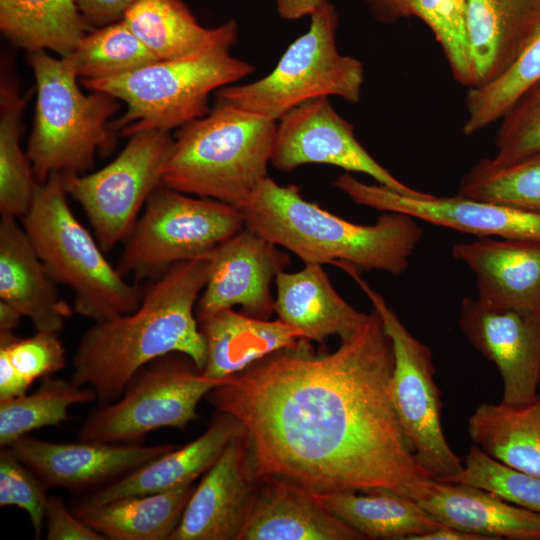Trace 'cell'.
Wrapping results in <instances>:
<instances>
[{
    "mask_svg": "<svg viewBox=\"0 0 540 540\" xmlns=\"http://www.w3.org/2000/svg\"><path fill=\"white\" fill-rule=\"evenodd\" d=\"M394 353L373 309L333 352L310 341L277 351L206 396L235 417L256 480L311 493L392 491L432 477L417 461L390 395Z\"/></svg>",
    "mask_w": 540,
    "mask_h": 540,
    "instance_id": "6da1fadb",
    "label": "cell"
},
{
    "mask_svg": "<svg viewBox=\"0 0 540 540\" xmlns=\"http://www.w3.org/2000/svg\"><path fill=\"white\" fill-rule=\"evenodd\" d=\"M208 268V257L175 263L158 275L136 310L94 322L73 356L71 380L92 388L106 404L122 395L142 367L162 356L184 354L202 372L207 351L196 305Z\"/></svg>",
    "mask_w": 540,
    "mask_h": 540,
    "instance_id": "7a4b0ae2",
    "label": "cell"
},
{
    "mask_svg": "<svg viewBox=\"0 0 540 540\" xmlns=\"http://www.w3.org/2000/svg\"><path fill=\"white\" fill-rule=\"evenodd\" d=\"M245 227L304 264H332L344 271L404 273L423 236L417 219L384 211L374 224L345 220L305 199L295 185L267 177L236 206Z\"/></svg>",
    "mask_w": 540,
    "mask_h": 540,
    "instance_id": "3957f363",
    "label": "cell"
},
{
    "mask_svg": "<svg viewBox=\"0 0 540 540\" xmlns=\"http://www.w3.org/2000/svg\"><path fill=\"white\" fill-rule=\"evenodd\" d=\"M236 20L214 28L212 36L194 52L159 60L135 71L101 80H81L88 90L115 96L127 111L112 124L121 136L152 129L171 130L205 117L209 97L244 79L255 67L231 55L238 39Z\"/></svg>",
    "mask_w": 540,
    "mask_h": 540,
    "instance_id": "277c9868",
    "label": "cell"
},
{
    "mask_svg": "<svg viewBox=\"0 0 540 540\" xmlns=\"http://www.w3.org/2000/svg\"><path fill=\"white\" fill-rule=\"evenodd\" d=\"M276 127L215 99L205 117L179 127L162 185L236 207L268 177Z\"/></svg>",
    "mask_w": 540,
    "mask_h": 540,
    "instance_id": "5b68a950",
    "label": "cell"
},
{
    "mask_svg": "<svg viewBox=\"0 0 540 540\" xmlns=\"http://www.w3.org/2000/svg\"><path fill=\"white\" fill-rule=\"evenodd\" d=\"M36 89L33 128L26 154L42 183L53 174H86L96 155L114 150L118 132L109 119L120 100L98 90L83 93L69 57L55 58L46 50L28 55Z\"/></svg>",
    "mask_w": 540,
    "mask_h": 540,
    "instance_id": "8992f818",
    "label": "cell"
},
{
    "mask_svg": "<svg viewBox=\"0 0 540 540\" xmlns=\"http://www.w3.org/2000/svg\"><path fill=\"white\" fill-rule=\"evenodd\" d=\"M61 174L37 183L30 209L21 219L53 280L69 287L73 310L101 322L138 308L143 294L128 283L72 212Z\"/></svg>",
    "mask_w": 540,
    "mask_h": 540,
    "instance_id": "52a82bcc",
    "label": "cell"
},
{
    "mask_svg": "<svg viewBox=\"0 0 540 540\" xmlns=\"http://www.w3.org/2000/svg\"><path fill=\"white\" fill-rule=\"evenodd\" d=\"M310 17L309 29L288 46L268 75L248 84L221 88L216 91V100L272 121L319 97L337 96L357 103L364 66L337 48L339 19L334 5L327 2Z\"/></svg>",
    "mask_w": 540,
    "mask_h": 540,
    "instance_id": "ba28073f",
    "label": "cell"
},
{
    "mask_svg": "<svg viewBox=\"0 0 540 540\" xmlns=\"http://www.w3.org/2000/svg\"><path fill=\"white\" fill-rule=\"evenodd\" d=\"M243 228L237 207L161 185L148 198L116 268L124 277L160 275L175 263L209 257Z\"/></svg>",
    "mask_w": 540,
    "mask_h": 540,
    "instance_id": "9c48e42d",
    "label": "cell"
},
{
    "mask_svg": "<svg viewBox=\"0 0 540 540\" xmlns=\"http://www.w3.org/2000/svg\"><path fill=\"white\" fill-rule=\"evenodd\" d=\"M225 380L205 377L181 353L157 358L134 375L120 399L102 404L86 418L79 439L140 443L156 429H184L198 417L201 399Z\"/></svg>",
    "mask_w": 540,
    "mask_h": 540,
    "instance_id": "30bf717a",
    "label": "cell"
},
{
    "mask_svg": "<svg viewBox=\"0 0 540 540\" xmlns=\"http://www.w3.org/2000/svg\"><path fill=\"white\" fill-rule=\"evenodd\" d=\"M370 300L391 339L394 368L390 395L419 464L436 479L459 473L463 461L452 450L441 422V393L435 382L431 349L405 327L384 298L361 279L348 273Z\"/></svg>",
    "mask_w": 540,
    "mask_h": 540,
    "instance_id": "8fae6325",
    "label": "cell"
},
{
    "mask_svg": "<svg viewBox=\"0 0 540 540\" xmlns=\"http://www.w3.org/2000/svg\"><path fill=\"white\" fill-rule=\"evenodd\" d=\"M174 137L169 130L137 132L118 156L89 174H61L65 190L82 207L103 251L126 241L139 213L162 185Z\"/></svg>",
    "mask_w": 540,
    "mask_h": 540,
    "instance_id": "7c38bea8",
    "label": "cell"
},
{
    "mask_svg": "<svg viewBox=\"0 0 540 540\" xmlns=\"http://www.w3.org/2000/svg\"><path fill=\"white\" fill-rule=\"evenodd\" d=\"M270 164L285 172L306 164L332 165L366 174L404 196L429 195L407 186L378 163L357 140L353 125L335 110L329 97L304 102L277 121Z\"/></svg>",
    "mask_w": 540,
    "mask_h": 540,
    "instance_id": "4fadbf2b",
    "label": "cell"
},
{
    "mask_svg": "<svg viewBox=\"0 0 540 540\" xmlns=\"http://www.w3.org/2000/svg\"><path fill=\"white\" fill-rule=\"evenodd\" d=\"M334 186L358 205L404 213L478 238L540 241V212L459 194L404 196L380 184L361 182L349 172L339 175Z\"/></svg>",
    "mask_w": 540,
    "mask_h": 540,
    "instance_id": "5bb4252c",
    "label": "cell"
},
{
    "mask_svg": "<svg viewBox=\"0 0 540 540\" xmlns=\"http://www.w3.org/2000/svg\"><path fill=\"white\" fill-rule=\"evenodd\" d=\"M458 323L469 343L496 365L503 383L501 402H532L540 386V309L495 308L465 297Z\"/></svg>",
    "mask_w": 540,
    "mask_h": 540,
    "instance_id": "9a60e30c",
    "label": "cell"
},
{
    "mask_svg": "<svg viewBox=\"0 0 540 540\" xmlns=\"http://www.w3.org/2000/svg\"><path fill=\"white\" fill-rule=\"evenodd\" d=\"M208 259L207 282L196 305L198 321L234 306L269 319L275 304L271 285L289 265L287 253L245 227L220 243Z\"/></svg>",
    "mask_w": 540,
    "mask_h": 540,
    "instance_id": "2e32d148",
    "label": "cell"
},
{
    "mask_svg": "<svg viewBox=\"0 0 540 540\" xmlns=\"http://www.w3.org/2000/svg\"><path fill=\"white\" fill-rule=\"evenodd\" d=\"M9 447L47 488L74 491L108 484L175 448L84 440L56 443L28 435Z\"/></svg>",
    "mask_w": 540,
    "mask_h": 540,
    "instance_id": "e0dca14e",
    "label": "cell"
},
{
    "mask_svg": "<svg viewBox=\"0 0 540 540\" xmlns=\"http://www.w3.org/2000/svg\"><path fill=\"white\" fill-rule=\"evenodd\" d=\"M256 482L244 431L204 473L169 540H237Z\"/></svg>",
    "mask_w": 540,
    "mask_h": 540,
    "instance_id": "ac0fdd59",
    "label": "cell"
},
{
    "mask_svg": "<svg viewBox=\"0 0 540 540\" xmlns=\"http://www.w3.org/2000/svg\"><path fill=\"white\" fill-rule=\"evenodd\" d=\"M400 494L445 526L490 540H540V514L474 485L429 477L411 482Z\"/></svg>",
    "mask_w": 540,
    "mask_h": 540,
    "instance_id": "d6986e66",
    "label": "cell"
},
{
    "mask_svg": "<svg viewBox=\"0 0 540 540\" xmlns=\"http://www.w3.org/2000/svg\"><path fill=\"white\" fill-rule=\"evenodd\" d=\"M452 256L473 271L483 304L540 309V241L481 237L456 243Z\"/></svg>",
    "mask_w": 540,
    "mask_h": 540,
    "instance_id": "ffe728a7",
    "label": "cell"
},
{
    "mask_svg": "<svg viewBox=\"0 0 540 540\" xmlns=\"http://www.w3.org/2000/svg\"><path fill=\"white\" fill-rule=\"evenodd\" d=\"M312 495L287 481L262 478L237 540H365Z\"/></svg>",
    "mask_w": 540,
    "mask_h": 540,
    "instance_id": "44dd1931",
    "label": "cell"
},
{
    "mask_svg": "<svg viewBox=\"0 0 540 540\" xmlns=\"http://www.w3.org/2000/svg\"><path fill=\"white\" fill-rule=\"evenodd\" d=\"M218 413L207 430L192 442L175 447L84 496L74 507L98 505L126 496L159 493L192 484L215 464L234 439L244 433L242 424L235 417Z\"/></svg>",
    "mask_w": 540,
    "mask_h": 540,
    "instance_id": "7402d4cb",
    "label": "cell"
},
{
    "mask_svg": "<svg viewBox=\"0 0 540 540\" xmlns=\"http://www.w3.org/2000/svg\"><path fill=\"white\" fill-rule=\"evenodd\" d=\"M0 220V301L33 323L36 331L59 333L74 312L38 256L23 226Z\"/></svg>",
    "mask_w": 540,
    "mask_h": 540,
    "instance_id": "603a6c76",
    "label": "cell"
},
{
    "mask_svg": "<svg viewBox=\"0 0 540 540\" xmlns=\"http://www.w3.org/2000/svg\"><path fill=\"white\" fill-rule=\"evenodd\" d=\"M274 312L301 339L324 342L331 336L345 340L366 321L364 313L344 300L320 264H304L296 272L281 271L275 278Z\"/></svg>",
    "mask_w": 540,
    "mask_h": 540,
    "instance_id": "cb8c5ba5",
    "label": "cell"
},
{
    "mask_svg": "<svg viewBox=\"0 0 540 540\" xmlns=\"http://www.w3.org/2000/svg\"><path fill=\"white\" fill-rule=\"evenodd\" d=\"M540 29V0H467L473 87L503 73Z\"/></svg>",
    "mask_w": 540,
    "mask_h": 540,
    "instance_id": "d4e9b609",
    "label": "cell"
},
{
    "mask_svg": "<svg viewBox=\"0 0 540 540\" xmlns=\"http://www.w3.org/2000/svg\"><path fill=\"white\" fill-rule=\"evenodd\" d=\"M198 324L207 351L202 374L213 380L238 374L277 351L294 347L301 339L278 318H255L233 308L207 316Z\"/></svg>",
    "mask_w": 540,
    "mask_h": 540,
    "instance_id": "484cf974",
    "label": "cell"
},
{
    "mask_svg": "<svg viewBox=\"0 0 540 540\" xmlns=\"http://www.w3.org/2000/svg\"><path fill=\"white\" fill-rule=\"evenodd\" d=\"M366 539L416 540L443 524L410 497L392 491L312 493Z\"/></svg>",
    "mask_w": 540,
    "mask_h": 540,
    "instance_id": "4316f807",
    "label": "cell"
},
{
    "mask_svg": "<svg viewBox=\"0 0 540 540\" xmlns=\"http://www.w3.org/2000/svg\"><path fill=\"white\" fill-rule=\"evenodd\" d=\"M193 483L106 503L74 507L76 515L111 540H169L194 490Z\"/></svg>",
    "mask_w": 540,
    "mask_h": 540,
    "instance_id": "83f0119b",
    "label": "cell"
},
{
    "mask_svg": "<svg viewBox=\"0 0 540 540\" xmlns=\"http://www.w3.org/2000/svg\"><path fill=\"white\" fill-rule=\"evenodd\" d=\"M473 443L497 461L540 477V394L524 405L481 403L468 419Z\"/></svg>",
    "mask_w": 540,
    "mask_h": 540,
    "instance_id": "f1b7e54d",
    "label": "cell"
},
{
    "mask_svg": "<svg viewBox=\"0 0 540 540\" xmlns=\"http://www.w3.org/2000/svg\"><path fill=\"white\" fill-rule=\"evenodd\" d=\"M89 26L76 0H0V30L15 46L32 53H73Z\"/></svg>",
    "mask_w": 540,
    "mask_h": 540,
    "instance_id": "f546056e",
    "label": "cell"
},
{
    "mask_svg": "<svg viewBox=\"0 0 540 540\" xmlns=\"http://www.w3.org/2000/svg\"><path fill=\"white\" fill-rule=\"evenodd\" d=\"M0 81V213L22 219L33 202L37 180L21 148L22 116L33 89L20 93L5 62Z\"/></svg>",
    "mask_w": 540,
    "mask_h": 540,
    "instance_id": "4dcf8cb0",
    "label": "cell"
},
{
    "mask_svg": "<svg viewBox=\"0 0 540 540\" xmlns=\"http://www.w3.org/2000/svg\"><path fill=\"white\" fill-rule=\"evenodd\" d=\"M122 21L159 60L194 52L214 32L201 26L182 0H139Z\"/></svg>",
    "mask_w": 540,
    "mask_h": 540,
    "instance_id": "1f68e13d",
    "label": "cell"
},
{
    "mask_svg": "<svg viewBox=\"0 0 540 540\" xmlns=\"http://www.w3.org/2000/svg\"><path fill=\"white\" fill-rule=\"evenodd\" d=\"M95 399L90 387L46 377L33 393L0 400V445L9 447L35 429L58 425L69 418L71 406Z\"/></svg>",
    "mask_w": 540,
    "mask_h": 540,
    "instance_id": "d6a6232c",
    "label": "cell"
},
{
    "mask_svg": "<svg viewBox=\"0 0 540 540\" xmlns=\"http://www.w3.org/2000/svg\"><path fill=\"white\" fill-rule=\"evenodd\" d=\"M417 17L441 45L454 78L473 86V69L467 30V0H387L384 23Z\"/></svg>",
    "mask_w": 540,
    "mask_h": 540,
    "instance_id": "836d02e7",
    "label": "cell"
},
{
    "mask_svg": "<svg viewBox=\"0 0 540 540\" xmlns=\"http://www.w3.org/2000/svg\"><path fill=\"white\" fill-rule=\"evenodd\" d=\"M539 80L540 29L503 73L484 85L469 88L463 133L473 135L501 120L515 102Z\"/></svg>",
    "mask_w": 540,
    "mask_h": 540,
    "instance_id": "e575fe53",
    "label": "cell"
},
{
    "mask_svg": "<svg viewBox=\"0 0 540 540\" xmlns=\"http://www.w3.org/2000/svg\"><path fill=\"white\" fill-rule=\"evenodd\" d=\"M67 57L82 80L117 77L159 61L123 21L93 29Z\"/></svg>",
    "mask_w": 540,
    "mask_h": 540,
    "instance_id": "d590c367",
    "label": "cell"
},
{
    "mask_svg": "<svg viewBox=\"0 0 540 540\" xmlns=\"http://www.w3.org/2000/svg\"><path fill=\"white\" fill-rule=\"evenodd\" d=\"M65 364L59 333L36 331L27 338L0 334V400L27 393L35 380L49 377Z\"/></svg>",
    "mask_w": 540,
    "mask_h": 540,
    "instance_id": "8d00e7d4",
    "label": "cell"
},
{
    "mask_svg": "<svg viewBox=\"0 0 540 540\" xmlns=\"http://www.w3.org/2000/svg\"><path fill=\"white\" fill-rule=\"evenodd\" d=\"M457 194L540 212V155L509 166L482 159L463 176Z\"/></svg>",
    "mask_w": 540,
    "mask_h": 540,
    "instance_id": "74e56055",
    "label": "cell"
},
{
    "mask_svg": "<svg viewBox=\"0 0 540 540\" xmlns=\"http://www.w3.org/2000/svg\"><path fill=\"white\" fill-rule=\"evenodd\" d=\"M439 480L474 485L540 514V477L511 468L476 445L470 447L459 473Z\"/></svg>",
    "mask_w": 540,
    "mask_h": 540,
    "instance_id": "f35d334b",
    "label": "cell"
},
{
    "mask_svg": "<svg viewBox=\"0 0 540 540\" xmlns=\"http://www.w3.org/2000/svg\"><path fill=\"white\" fill-rule=\"evenodd\" d=\"M491 161L509 166L540 155V80L501 118Z\"/></svg>",
    "mask_w": 540,
    "mask_h": 540,
    "instance_id": "ab89813d",
    "label": "cell"
},
{
    "mask_svg": "<svg viewBox=\"0 0 540 540\" xmlns=\"http://www.w3.org/2000/svg\"><path fill=\"white\" fill-rule=\"evenodd\" d=\"M48 488L13 452L0 451V506H17L29 516L36 539L42 534L49 497Z\"/></svg>",
    "mask_w": 540,
    "mask_h": 540,
    "instance_id": "60d3db41",
    "label": "cell"
},
{
    "mask_svg": "<svg viewBox=\"0 0 540 540\" xmlns=\"http://www.w3.org/2000/svg\"><path fill=\"white\" fill-rule=\"evenodd\" d=\"M47 540H106V537L90 527L76 513L69 511L64 501L49 497L46 514Z\"/></svg>",
    "mask_w": 540,
    "mask_h": 540,
    "instance_id": "b9f144b4",
    "label": "cell"
},
{
    "mask_svg": "<svg viewBox=\"0 0 540 540\" xmlns=\"http://www.w3.org/2000/svg\"><path fill=\"white\" fill-rule=\"evenodd\" d=\"M89 28L122 21L126 11L139 0H76Z\"/></svg>",
    "mask_w": 540,
    "mask_h": 540,
    "instance_id": "7bdbcfd3",
    "label": "cell"
},
{
    "mask_svg": "<svg viewBox=\"0 0 540 540\" xmlns=\"http://www.w3.org/2000/svg\"><path fill=\"white\" fill-rule=\"evenodd\" d=\"M328 0H276L278 14L286 20H297L310 16Z\"/></svg>",
    "mask_w": 540,
    "mask_h": 540,
    "instance_id": "ee69618b",
    "label": "cell"
},
{
    "mask_svg": "<svg viewBox=\"0 0 540 540\" xmlns=\"http://www.w3.org/2000/svg\"><path fill=\"white\" fill-rule=\"evenodd\" d=\"M416 540H490L486 536L466 532L442 525L441 527L419 536Z\"/></svg>",
    "mask_w": 540,
    "mask_h": 540,
    "instance_id": "f6af8a7d",
    "label": "cell"
},
{
    "mask_svg": "<svg viewBox=\"0 0 540 540\" xmlns=\"http://www.w3.org/2000/svg\"><path fill=\"white\" fill-rule=\"evenodd\" d=\"M22 317V314L15 308L0 301V334L14 333Z\"/></svg>",
    "mask_w": 540,
    "mask_h": 540,
    "instance_id": "bcb514c9",
    "label": "cell"
},
{
    "mask_svg": "<svg viewBox=\"0 0 540 540\" xmlns=\"http://www.w3.org/2000/svg\"><path fill=\"white\" fill-rule=\"evenodd\" d=\"M370 8L374 17L384 22L387 0H363Z\"/></svg>",
    "mask_w": 540,
    "mask_h": 540,
    "instance_id": "7dc6e473",
    "label": "cell"
}]
</instances>
